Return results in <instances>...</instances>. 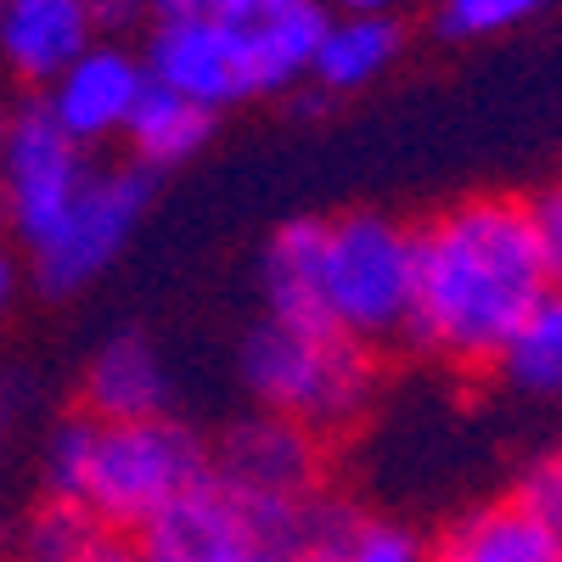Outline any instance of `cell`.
Here are the masks:
<instances>
[{
  "label": "cell",
  "instance_id": "cell-1",
  "mask_svg": "<svg viewBox=\"0 0 562 562\" xmlns=\"http://www.w3.org/2000/svg\"><path fill=\"white\" fill-rule=\"evenodd\" d=\"M562 259L546 254L524 192H473L416 225V304L405 344L456 371L495 366L535 304L557 293Z\"/></svg>",
  "mask_w": 562,
  "mask_h": 562
},
{
  "label": "cell",
  "instance_id": "cell-2",
  "mask_svg": "<svg viewBox=\"0 0 562 562\" xmlns=\"http://www.w3.org/2000/svg\"><path fill=\"white\" fill-rule=\"evenodd\" d=\"M416 304V225L383 209L321 220V315L366 355L400 349Z\"/></svg>",
  "mask_w": 562,
  "mask_h": 562
},
{
  "label": "cell",
  "instance_id": "cell-3",
  "mask_svg": "<svg viewBox=\"0 0 562 562\" xmlns=\"http://www.w3.org/2000/svg\"><path fill=\"white\" fill-rule=\"evenodd\" d=\"M237 366L259 411L299 422L315 439L355 428L371 411V394H378V360L360 344L321 333V326L270 321V315L248 326Z\"/></svg>",
  "mask_w": 562,
  "mask_h": 562
},
{
  "label": "cell",
  "instance_id": "cell-4",
  "mask_svg": "<svg viewBox=\"0 0 562 562\" xmlns=\"http://www.w3.org/2000/svg\"><path fill=\"white\" fill-rule=\"evenodd\" d=\"M209 479V445L180 416H140V422H102L79 506L113 535L153 524L158 512Z\"/></svg>",
  "mask_w": 562,
  "mask_h": 562
},
{
  "label": "cell",
  "instance_id": "cell-5",
  "mask_svg": "<svg viewBox=\"0 0 562 562\" xmlns=\"http://www.w3.org/2000/svg\"><path fill=\"white\" fill-rule=\"evenodd\" d=\"M153 198H158V175L135 164H97L79 186V198L68 203V214L57 220V231L23 254L29 281L45 299H79L85 288H97L135 243Z\"/></svg>",
  "mask_w": 562,
  "mask_h": 562
},
{
  "label": "cell",
  "instance_id": "cell-6",
  "mask_svg": "<svg viewBox=\"0 0 562 562\" xmlns=\"http://www.w3.org/2000/svg\"><path fill=\"white\" fill-rule=\"evenodd\" d=\"M97 169V153H85L79 140H68L52 113L40 108V97H23L0 135V220L18 254L40 248L79 198V186Z\"/></svg>",
  "mask_w": 562,
  "mask_h": 562
},
{
  "label": "cell",
  "instance_id": "cell-7",
  "mask_svg": "<svg viewBox=\"0 0 562 562\" xmlns=\"http://www.w3.org/2000/svg\"><path fill=\"white\" fill-rule=\"evenodd\" d=\"M321 0H220L214 29L231 45L243 97H293L310 79V57L326 29Z\"/></svg>",
  "mask_w": 562,
  "mask_h": 562
},
{
  "label": "cell",
  "instance_id": "cell-8",
  "mask_svg": "<svg viewBox=\"0 0 562 562\" xmlns=\"http://www.w3.org/2000/svg\"><path fill=\"white\" fill-rule=\"evenodd\" d=\"M140 85H147V68H140V52L130 40H90L52 85L29 90V97H40V108L52 113V124L68 140L97 153L108 140H119Z\"/></svg>",
  "mask_w": 562,
  "mask_h": 562
},
{
  "label": "cell",
  "instance_id": "cell-9",
  "mask_svg": "<svg viewBox=\"0 0 562 562\" xmlns=\"http://www.w3.org/2000/svg\"><path fill=\"white\" fill-rule=\"evenodd\" d=\"M209 473L231 495L299 501L321 479V450H315V434H304L299 422L254 411L243 422H231L220 445H209Z\"/></svg>",
  "mask_w": 562,
  "mask_h": 562
},
{
  "label": "cell",
  "instance_id": "cell-10",
  "mask_svg": "<svg viewBox=\"0 0 562 562\" xmlns=\"http://www.w3.org/2000/svg\"><path fill=\"white\" fill-rule=\"evenodd\" d=\"M135 535H140V540H130L135 562H248L259 551L243 501L225 484H214V473L186 495H175Z\"/></svg>",
  "mask_w": 562,
  "mask_h": 562
},
{
  "label": "cell",
  "instance_id": "cell-11",
  "mask_svg": "<svg viewBox=\"0 0 562 562\" xmlns=\"http://www.w3.org/2000/svg\"><path fill=\"white\" fill-rule=\"evenodd\" d=\"M140 68H147L153 85L175 90V97L198 102L209 113L248 102L237 63H231V45L214 29V18H153L147 40H140Z\"/></svg>",
  "mask_w": 562,
  "mask_h": 562
},
{
  "label": "cell",
  "instance_id": "cell-12",
  "mask_svg": "<svg viewBox=\"0 0 562 562\" xmlns=\"http://www.w3.org/2000/svg\"><path fill=\"white\" fill-rule=\"evenodd\" d=\"M169 400H175L169 360L140 326H124V333L102 338L79 371V405L97 422L169 416Z\"/></svg>",
  "mask_w": 562,
  "mask_h": 562
},
{
  "label": "cell",
  "instance_id": "cell-13",
  "mask_svg": "<svg viewBox=\"0 0 562 562\" xmlns=\"http://www.w3.org/2000/svg\"><path fill=\"white\" fill-rule=\"evenodd\" d=\"M90 40L85 0H0V74L23 90H45Z\"/></svg>",
  "mask_w": 562,
  "mask_h": 562
},
{
  "label": "cell",
  "instance_id": "cell-14",
  "mask_svg": "<svg viewBox=\"0 0 562 562\" xmlns=\"http://www.w3.org/2000/svg\"><path fill=\"white\" fill-rule=\"evenodd\" d=\"M411 52V29L405 18H383V12H371V18H326L321 29V45H315V57H310V85L326 90V97H360V90L378 85L400 57Z\"/></svg>",
  "mask_w": 562,
  "mask_h": 562
},
{
  "label": "cell",
  "instance_id": "cell-15",
  "mask_svg": "<svg viewBox=\"0 0 562 562\" xmlns=\"http://www.w3.org/2000/svg\"><path fill=\"white\" fill-rule=\"evenodd\" d=\"M259 299H265L270 321L333 333L326 315H321V220L315 214L281 220L265 237V248H259Z\"/></svg>",
  "mask_w": 562,
  "mask_h": 562
},
{
  "label": "cell",
  "instance_id": "cell-16",
  "mask_svg": "<svg viewBox=\"0 0 562 562\" xmlns=\"http://www.w3.org/2000/svg\"><path fill=\"white\" fill-rule=\"evenodd\" d=\"M214 124L220 113L198 108V102H186L175 97V90L164 85H140V97L119 130V140L130 147V164L135 169H147V175H175L180 164H192L209 140H214Z\"/></svg>",
  "mask_w": 562,
  "mask_h": 562
},
{
  "label": "cell",
  "instance_id": "cell-17",
  "mask_svg": "<svg viewBox=\"0 0 562 562\" xmlns=\"http://www.w3.org/2000/svg\"><path fill=\"white\" fill-rule=\"evenodd\" d=\"M445 551H456L461 562H562V529L540 524L518 501H501L473 512L445 540Z\"/></svg>",
  "mask_w": 562,
  "mask_h": 562
},
{
  "label": "cell",
  "instance_id": "cell-18",
  "mask_svg": "<svg viewBox=\"0 0 562 562\" xmlns=\"http://www.w3.org/2000/svg\"><path fill=\"white\" fill-rule=\"evenodd\" d=\"M495 371L529 400H551L562 389V299L535 304L495 355Z\"/></svg>",
  "mask_w": 562,
  "mask_h": 562
},
{
  "label": "cell",
  "instance_id": "cell-19",
  "mask_svg": "<svg viewBox=\"0 0 562 562\" xmlns=\"http://www.w3.org/2000/svg\"><path fill=\"white\" fill-rule=\"evenodd\" d=\"M102 535V524L68 495H40L18 529H12V557L18 562H74L85 557V546Z\"/></svg>",
  "mask_w": 562,
  "mask_h": 562
},
{
  "label": "cell",
  "instance_id": "cell-20",
  "mask_svg": "<svg viewBox=\"0 0 562 562\" xmlns=\"http://www.w3.org/2000/svg\"><path fill=\"white\" fill-rule=\"evenodd\" d=\"M557 0H434V34L450 45H479L540 23Z\"/></svg>",
  "mask_w": 562,
  "mask_h": 562
},
{
  "label": "cell",
  "instance_id": "cell-21",
  "mask_svg": "<svg viewBox=\"0 0 562 562\" xmlns=\"http://www.w3.org/2000/svg\"><path fill=\"white\" fill-rule=\"evenodd\" d=\"M97 428H102L97 416L74 411V416H63L57 428L45 434V445H40V479H45V495H68V501H79L85 473H90V450H97Z\"/></svg>",
  "mask_w": 562,
  "mask_h": 562
},
{
  "label": "cell",
  "instance_id": "cell-22",
  "mask_svg": "<svg viewBox=\"0 0 562 562\" xmlns=\"http://www.w3.org/2000/svg\"><path fill=\"white\" fill-rule=\"evenodd\" d=\"M338 562H434V551L422 546L416 529H405L394 518H360Z\"/></svg>",
  "mask_w": 562,
  "mask_h": 562
},
{
  "label": "cell",
  "instance_id": "cell-23",
  "mask_svg": "<svg viewBox=\"0 0 562 562\" xmlns=\"http://www.w3.org/2000/svg\"><path fill=\"white\" fill-rule=\"evenodd\" d=\"M512 501H518L524 512H535L540 524H557L562 529V461L557 456H540L535 467H524L518 490H512Z\"/></svg>",
  "mask_w": 562,
  "mask_h": 562
},
{
  "label": "cell",
  "instance_id": "cell-24",
  "mask_svg": "<svg viewBox=\"0 0 562 562\" xmlns=\"http://www.w3.org/2000/svg\"><path fill=\"white\" fill-rule=\"evenodd\" d=\"M97 40H130L135 29L153 23V0H85Z\"/></svg>",
  "mask_w": 562,
  "mask_h": 562
},
{
  "label": "cell",
  "instance_id": "cell-25",
  "mask_svg": "<svg viewBox=\"0 0 562 562\" xmlns=\"http://www.w3.org/2000/svg\"><path fill=\"white\" fill-rule=\"evenodd\" d=\"M23 281H29V265L18 254L12 237H0V326L18 315V299H23Z\"/></svg>",
  "mask_w": 562,
  "mask_h": 562
},
{
  "label": "cell",
  "instance_id": "cell-26",
  "mask_svg": "<svg viewBox=\"0 0 562 562\" xmlns=\"http://www.w3.org/2000/svg\"><path fill=\"white\" fill-rule=\"evenodd\" d=\"M326 12H338V18H371V12H383V18H405L411 0H321Z\"/></svg>",
  "mask_w": 562,
  "mask_h": 562
},
{
  "label": "cell",
  "instance_id": "cell-27",
  "mask_svg": "<svg viewBox=\"0 0 562 562\" xmlns=\"http://www.w3.org/2000/svg\"><path fill=\"white\" fill-rule=\"evenodd\" d=\"M74 562H135V546H130V540H119L113 529H102L97 540L85 546V557H74Z\"/></svg>",
  "mask_w": 562,
  "mask_h": 562
},
{
  "label": "cell",
  "instance_id": "cell-28",
  "mask_svg": "<svg viewBox=\"0 0 562 562\" xmlns=\"http://www.w3.org/2000/svg\"><path fill=\"white\" fill-rule=\"evenodd\" d=\"M220 0H153V18H214Z\"/></svg>",
  "mask_w": 562,
  "mask_h": 562
},
{
  "label": "cell",
  "instance_id": "cell-29",
  "mask_svg": "<svg viewBox=\"0 0 562 562\" xmlns=\"http://www.w3.org/2000/svg\"><path fill=\"white\" fill-rule=\"evenodd\" d=\"M248 562H299V557H293V551H281V546H259Z\"/></svg>",
  "mask_w": 562,
  "mask_h": 562
},
{
  "label": "cell",
  "instance_id": "cell-30",
  "mask_svg": "<svg viewBox=\"0 0 562 562\" xmlns=\"http://www.w3.org/2000/svg\"><path fill=\"white\" fill-rule=\"evenodd\" d=\"M7 119H12V102H7V90H0V135H7Z\"/></svg>",
  "mask_w": 562,
  "mask_h": 562
},
{
  "label": "cell",
  "instance_id": "cell-31",
  "mask_svg": "<svg viewBox=\"0 0 562 562\" xmlns=\"http://www.w3.org/2000/svg\"><path fill=\"white\" fill-rule=\"evenodd\" d=\"M434 562H461V557H456V551H439V557H434Z\"/></svg>",
  "mask_w": 562,
  "mask_h": 562
}]
</instances>
